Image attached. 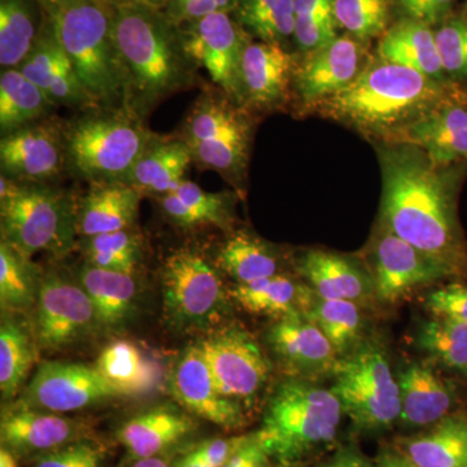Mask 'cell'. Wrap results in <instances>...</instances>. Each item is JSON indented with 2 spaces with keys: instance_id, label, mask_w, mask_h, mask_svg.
<instances>
[{
  "instance_id": "obj_1",
  "label": "cell",
  "mask_w": 467,
  "mask_h": 467,
  "mask_svg": "<svg viewBox=\"0 0 467 467\" xmlns=\"http://www.w3.org/2000/svg\"><path fill=\"white\" fill-rule=\"evenodd\" d=\"M382 171V227L451 273L462 269L465 247L457 223L460 171L438 165L409 143L378 150Z\"/></svg>"
},
{
  "instance_id": "obj_2",
  "label": "cell",
  "mask_w": 467,
  "mask_h": 467,
  "mask_svg": "<svg viewBox=\"0 0 467 467\" xmlns=\"http://www.w3.org/2000/svg\"><path fill=\"white\" fill-rule=\"evenodd\" d=\"M451 91L447 82L378 58L362 67L347 88L313 109L359 133L393 142Z\"/></svg>"
},
{
  "instance_id": "obj_3",
  "label": "cell",
  "mask_w": 467,
  "mask_h": 467,
  "mask_svg": "<svg viewBox=\"0 0 467 467\" xmlns=\"http://www.w3.org/2000/svg\"><path fill=\"white\" fill-rule=\"evenodd\" d=\"M150 5L126 2L113 14V38L129 84V107L140 116L192 88L196 67Z\"/></svg>"
},
{
  "instance_id": "obj_4",
  "label": "cell",
  "mask_w": 467,
  "mask_h": 467,
  "mask_svg": "<svg viewBox=\"0 0 467 467\" xmlns=\"http://www.w3.org/2000/svg\"><path fill=\"white\" fill-rule=\"evenodd\" d=\"M48 23L98 109L129 107V84L103 0H42Z\"/></svg>"
},
{
  "instance_id": "obj_5",
  "label": "cell",
  "mask_w": 467,
  "mask_h": 467,
  "mask_svg": "<svg viewBox=\"0 0 467 467\" xmlns=\"http://www.w3.org/2000/svg\"><path fill=\"white\" fill-rule=\"evenodd\" d=\"M84 112L63 128L67 165L94 183L125 182L156 135L130 107Z\"/></svg>"
},
{
  "instance_id": "obj_6",
  "label": "cell",
  "mask_w": 467,
  "mask_h": 467,
  "mask_svg": "<svg viewBox=\"0 0 467 467\" xmlns=\"http://www.w3.org/2000/svg\"><path fill=\"white\" fill-rule=\"evenodd\" d=\"M77 212L72 196L61 190L0 178L2 241L26 259L41 252L67 254L78 234Z\"/></svg>"
},
{
  "instance_id": "obj_7",
  "label": "cell",
  "mask_w": 467,
  "mask_h": 467,
  "mask_svg": "<svg viewBox=\"0 0 467 467\" xmlns=\"http://www.w3.org/2000/svg\"><path fill=\"white\" fill-rule=\"evenodd\" d=\"M342 416V404L331 389L287 380L270 399L256 436L270 457L291 462L333 441Z\"/></svg>"
},
{
  "instance_id": "obj_8",
  "label": "cell",
  "mask_w": 467,
  "mask_h": 467,
  "mask_svg": "<svg viewBox=\"0 0 467 467\" xmlns=\"http://www.w3.org/2000/svg\"><path fill=\"white\" fill-rule=\"evenodd\" d=\"M180 138L189 146L199 167L232 180L244 174L252 125L243 107L227 95L202 94L187 116Z\"/></svg>"
},
{
  "instance_id": "obj_9",
  "label": "cell",
  "mask_w": 467,
  "mask_h": 467,
  "mask_svg": "<svg viewBox=\"0 0 467 467\" xmlns=\"http://www.w3.org/2000/svg\"><path fill=\"white\" fill-rule=\"evenodd\" d=\"M162 301L169 324L181 331L212 330L227 301L216 267L201 250L181 247L162 266Z\"/></svg>"
},
{
  "instance_id": "obj_10",
  "label": "cell",
  "mask_w": 467,
  "mask_h": 467,
  "mask_svg": "<svg viewBox=\"0 0 467 467\" xmlns=\"http://www.w3.org/2000/svg\"><path fill=\"white\" fill-rule=\"evenodd\" d=\"M331 391L342 404L343 414L359 430L386 429L401 413L400 389L389 359L376 346L361 347L337 359Z\"/></svg>"
},
{
  "instance_id": "obj_11",
  "label": "cell",
  "mask_w": 467,
  "mask_h": 467,
  "mask_svg": "<svg viewBox=\"0 0 467 467\" xmlns=\"http://www.w3.org/2000/svg\"><path fill=\"white\" fill-rule=\"evenodd\" d=\"M195 346L218 391L234 401L251 400L269 376V362L259 343L239 326L216 328Z\"/></svg>"
},
{
  "instance_id": "obj_12",
  "label": "cell",
  "mask_w": 467,
  "mask_h": 467,
  "mask_svg": "<svg viewBox=\"0 0 467 467\" xmlns=\"http://www.w3.org/2000/svg\"><path fill=\"white\" fill-rule=\"evenodd\" d=\"M99 330L92 301L78 281L55 275L42 278L34 318L39 348L67 349Z\"/></svg>"
},
{
  "instance_id": "obj_13",
  "label": "cell",
  "mask_w": 467,
  "mask_h": 467,
  "mask_svg": "<svg viewBox=\"0 0 467 467\" xmlns=\"http://www.w3.org/2000/svg\"><path fill=\"white\" fill-rule=\"evenodd\" d=\"M122 396L97 367L52 361L38 368L17 404L64 414Z\"/></svg>"
},
{
  "instance_id": "obj_14",
  "label": "cell",
  "mask_w": 467,
  "mask_h": 467,
  "mask_svg": "<svg viewBox=\"0 0 467 467\" xmlns=\"http://www.w3.org/2000/svg\"><path fill=\"white\" fill-rule=\"evenodd\" d=\"M182 41L190 60L204 67L212 82L243 107L242 58L248 43L229 15L218 12L193 21Z\"/></svg>"
},
{
  "instance_id": "obj_15",
  "label": "cell",
  "mask_w": 467,
  "mask_h": 467,
  "mask_svg": "<svg viewBox=\"0 0 467 467\" xmlns=\"http://www.w3.org/2000/svg\"><path fill=\"white\" fill-rule=\"evenodd\" d=\"M67 165L63 128L52 122L30 124L2 135V174L20 182L42 183L57 177Z\"/></svg>"
},
{
  "instance_id": "obj_16",
  "label": "cell",
  "mask_w": 467,
  "mask_h": 467,
  "mask_svg": "<svg viewBox=\"0 0 467 467\" xmlns=\"http://www.w3.org/2000/svg\"><path fill=\"white\" fill-rule=\"evenodd\" d=\"M374 247V291L396 303L411 291L453 275L448 267L382 227Z\"/></svg>"
},
{
  "instance_id": "obj_17",
  "label": "cell",
  "mask_w": 467,
  "mask_h": 467,
  "mask_svg": "<svg viewBox=\"0 0 467 467\" xmlns=\"http://www.w3.org/2000/svg\"><path fill=\"white\" fill-rule=\"evenodd\" d=\"M81 420L15 404L3 410L0 439L16 456H41L70 442L88 438Z\"/></svg>"
},
{
  "instance_id": "obj_18",
  "label": "cell",
  "mask_w": 467,
  "mask_h": 467,
  "mask_svg": "<svg viewBox=\"0 0 467 467\" xmlns=\"http://www.w3.org/2000/svg\"><path fill=\"white\" fill-rule=\"evenodd\" d=\"M171 389L175 400L193 416L226 430L244 425L241 405L218 391L207 362L195 344L184 350L175 364Z\"/></svg>"
},
{
  "instance_id": "obj_19",
  "label": "cell",
  "mask_w": 467,
  "mask_h": 467,
  "mask_svg": "<svg viewBox=\"0 0 467 467\" xmlns=\"http://www.w3.org/2000/svg\"><path fill=\"white\" fill-rule=\"evenodd\" d=\"M362 54L361 42L350 36H337L324 47L308 52L296 67L294 82L304 106L315 107L347 88L362 70Z\"/></svg>"
},
{
  "instance_id": "obj_20",
  "label": "cell",
  "mask_w": 467,
  "mask_h": 467,
  "mask_svg": "<svg viewBox=\"0 0 467 467\" xmlns=\"http://www.w3.org/2000/svg\"><path fill=\"white\" fill-rule=\"evenodd\" d=\"M451 92L393 142L420 147L435 164L444 167L467 161V101Z\"/></svg>"
},
{
  "instance_id": "obj_21",
  "label": "cell",
  "mask_w": 467,
  "mask_h": 467,
  "mask_svg": "<svg viewBox=\"0 0 467 467\" xmlns=\"http://www.w3.org/2000/svg\"><path fill=\"white\" fill-rule=\"evenodd\" d=\"M296 63L278 43H248L242 58L243 106L275 109L284 106L295 82Z\"/></svg>"
},
{
  "instance_id": "obj_22",
  "label": "cell",
  "mask_w": 467,
  "mask_h": 467,
  "mask_svg": "<svg viewBox=\"0 0 467 467\" xmlns=\"http://www.w3.org/2000/svg\"><path fill=\"white\" fill-rule=\"evenodd\" d=\"M17 69L38 86L55 107L78 110L98 109L82 88L75 67L55 36L50 23L38 36L29 57Z\"/></svg>"
},
{
  "instance_id": "obj_23",
  "label": "cell",
  "mask_w": 467,
  "mask_h": 467,
  "mask_svg": "<svg viewBox=\"0 0 467 467\" xmlns=\"http://www.w3.org/2000/svg\"><path fill=\"white\" fill-rule=\"evenodd\" d=\"M267 340L285 367L299 373L333 370L337 362L333 344L306 315L276 319Z\"/></svg>"
},
{
  "instance_id": "obj_24",
  "label": "cell",
  "mask_w": 467,
  "mask_h": 467,
  "mask_svg": "<svg viewBox=\"0 0 467 467\" xmlns=\"http://www.w3.org/2000/svg\"><path fill=\"white\" fill-rule=\"evenodd\" d=\"M189 414L173 408H153L126 420L117 431L130 460L160 456L195 430Z\"/></svg>"
},
{
  "instance_id": "obj_25",
  "label": "cell",
  "mask_w": 467,
  "mask_h": 467,
  "mask_svg": "<svg viewBox=\"0 0 467 467\" xmlns=\"http://www.w3.org/2000/svg\"><path fill=\"white\" fill-rule=\"evenodd\" d=\"M77 212V233L85 238L130 229L142 193L126 182L94 183Z\"/></svg>"
},
{
  "instance_id": "obj_26",
  "label": "cell",
  "mask_w": 467,
  "mask_h": 467,
  "mask_svg": "<svg viewBox=\"0 0 467 467\" xmlns=\"http://www.w3.org/2000/svg\"><path fill=\"white\" fill-rule=\"evenodd\" d=\"M378 58L417 70L436 81L447 82L435 32L410 18H402L380 36Z\"/></svg>"
},
{
  "instance_id": "obj_27",
  "label": "cell",
  "mask_w": 467,
  "mask_h": 467,
  "mask_svg": "<svg viewBox=\"0 0 467 467\" xmlns=\"http://www.w3.org/2000/svg\"><path fill=\"white\" fill-rule=\"evenodd\" d=\"M192 161V150L181 138L155 137L125 182L142 195H167L183 182Z\"/></svg>"
},
{
  "instance_id": "obj_28",
  "label": "cell",
  "mask_w": 467,
  "mask_h": 467,
  "mask_svg": "<svg viewBox=\"0 0 467 467\" xmlns=\"http://www.w3.org/2000/svg\"><path fill=\"white\" fill-rule=\"evenodd\" d=\"M401 413L407 427L435 425L450 413L453 395L450 387L426 365L411 364L398 377Z\"/></svg>"
},
{
  "instance_id": "obj_29",
  "label": "cell",
  "mask_w": 467,
  "mask_h": 467,
  "mask_svg": "<svg viewBox=\"0 0 467 467\" xmlns=\"http://www.w3.org/2000/svg\"><path fill=\"white\" fill-rule=\"evenodd\" d=\"M78 282L92 301L101 330H119L130 319L138 295L134 275L86 263Z\"/></svg>"
},
{
  "instance_id": "obj_30",
  "label": "cell",
  "mask_w": 467,
  "mask_h": 467,
  "mask_svg": "<svg viewBox=\"0 0 467 467\" xmlns=\"http://www.w3.org/2000/svg\"><path fill=\"white\" fill-rule=\"evenodd\" d=\"M234 300L252 315L275 319L306 315L315 297L312 290L284 275H275L247 285H236Z\"/></svg>"
},
{
  "instance_id": "obj_31",
  "label": "cell",
  "mask_w": 467,
  "mask_h": 467,
  "mask_svg": "<svg viewBox=\"0 0 467 467\" xmlns=\"http://www.w3.org/2000/svg\"><path fill=\"white\" fill-rule=\"evenodd\" d=\"M225 192H208L184 180L174 192L158 196L165 216L182 229L217 226L225 230L232 223V202Z\"/></svg>"
},
{
  "instance_id": "obj_32",
  "label": "cell",
  "mask_w": 467,
  "mask_h": 467,
  "mask_svg": "<svg viewBox=\"0 0 467 467\" xmlns=\"http://www.w3.org/2000/svg\"><path fill=\"white\" fill-rule=\"evenodd\" d=\"M400 454L414 467L467 466V420L442 418L425 434L402 441Z\"/></svg>"
},
{
  "instance_id": "obj_33",
  "label": "cell",
  "mask_w": 467,
  "mask_h": 467,
  "mask_svg": "<svg viewBox=\"0 0 467 467\" xmlns=\"http://www.w3.org/2000/svg\"><path fill=\"white\" fill-rule=\"evenodd\" d=\"M300 272L321 299L361 300L368 291L358 267L331 252H306L300 260Z\"/></svg>"
},
{
  "instance_id": "obj_34",
  "label": "cell",
  "mask_w": 467,
  "mask_h": 467,
  "mask_svg": "<svg viewBox=\"0 0 467 467\" xmlns=\"http://www.w3.org/2000/svg\"><path fill=\"white\" fill-rule=\"evenodd\" d=\"M54 104L20 69H3L0 76V130L2 135L39 121Z\"/></svg>"
},
{
  "instance_id": "obj_35",
  "label": "cell",
  "mask_w": 467,
  "mask_h": 467,
  "mask_svg": "<svg viewBox=\"0 0 467 467\" xmlns=\"http://www.w3.org/2000/svg\"><path fill=\"white\" fill-rule=\"evenodd\" d=\"M95 367L101 376L125 396L149 392L159 379L156 365L135 344L126 340L107 346L98 358Z\"/></svg>"
},
{
  "instance_id": "obj_36",
  "label": "cell",
  "mask_w": 467,
  "mask_h": 467,
  "mask_svg": "<svg viewBox=\"0 0 467 467\" xmlns=\"http://www.w3.org/2000/svg\"><path fill=\"white\" fill-rule=\"evenodd\" d=\"M217 264L238 285L279 275V259L267 243L247 232L233 234L220 252Z\"/></svg>"
},
{
  "instance_id": "obj_37",
  "label": "cell",
  "mask_w": 467,
  "mask_h": 467,
  "mask_svg": "<svg viewBox=\"0 0 467 467\" xmlns=\"http://www.w3.org/2000/svg\"><path fill=\"white\" fill-rule=\"evenodd\" d=\"M26 326L11 317H3L0 326V392L3 400L17 395L34 361L36 343Z\"/></svg>"
},
{
  "instance_id": "obj_38",
  "label": "cell",
  "mask_w": 467,
  "mask_h": 467,
  "mask_svg": "<svg viewBox=\"0 0 467 467\" xmlns=\"http://www.w3.org/2000/svg\"><path fill=\"white\" fill-rule=\"evenodd\" d=\"M42 278L32 260L0 242V304L3 312L23 313L36 308Z\"/></svg>"
},
{
  "instance_id": "obj_39",
  "label": "cell",
  "mask_w": 467,
  "mask_h": 467,
  "mask_svg": "<svg viewBox=\"0 0 467 467\" xmlns=\"http://www.w3.org/2000/svg\"><path fill=\"white\" fill-rule=\"evenodd\" d=\"M36 18L27 0H0V64L18 67L38 41Z\"/></svg>"
},
{
  "instance_id": "obj_40",
  "label": "cell",
  "mask_w": 467,
  "mask_h": 467,
  "mask_svg": "<svg viewBox=\"0 0 467 467\" xmlns=\"http://www.w3.org/2000/svg\"><path fill=\"white\" fill-rule=\"evenodd\" d=\"M239 21L265 43L285 41L295 33L294 0H236Z\"/></svg>"
},
{
  "instance_id": "obj_41",
  "label": "cell",
  "mask_w": 467,
  "mask_h": 467,
  "mask_svg": "<svg viewBox=\"0 0 467 467\" xmlns=\"http://www.w3.org/2000/svg\"><path fill=\"white\" fill-rule=\"evenodd\" d=\"M417 343L444 367L467 374V325L435 317L422 326Z\"/></svg>"
},
{
  "instance_id": "obj_42",
  "label": "cell",
  "mask_w": 467,
  "mask_h": 467,
  "mask_svg": "<svg viewBox=\"0 0 467 467\" xmlns=\"http://www.w3.org/2000/svg\"><path fill=\"white\" fill-rule=\"evenodd\" d=\"M306 316L318 326L337 355L346 352L358 337L361 315L355 301L325 300L316 296Z\"/></svg>"
},
{
  "instance_id": "obj_43",
  "label": "cell",
  "mask_w": 467,
  "mask_h": 467,
  "mask_svg": "<svg viewBox=\"0 0 467 467\" xmlns=\"http://www.w3.org/2000/svg\"><path fill=\"white\" fill-rule=\"evenodd\" d=\"M84 250L90 265L128 275H134L142 252L140 238L129 229L86 238Z\"/></svg>"
},
{
  "instance_id": "obj_44",
  "label": "cell",
  "mask_w": 467,
  "mask_h": 467,
  "mask_svg": "<svg viewBox=\"0 0 467 467\" xmlns=\"http://www.w3.org/2000/svg\"><path fill=\"white\" fill-rule=\"evenodd\" d=\"M295 39L301 50H318L337 38L334 0H294Z\"/></svg>"
},
{
  "instance_id": "obj_45",
  "label": "cell",
  "mask_w": 467,
  "mask_h": 467,
  "mask_svg": "<svg viewBox=\"0 0 467 467\" xmlns=\"http://www.w3.org/2000/svg\"><path fill=\"white\" fill-rule=\"evenodd\" d=\"M337 26L358 42L382 36L389 26V0H334Z\"/></svg>"
},
{
  "instance_id": "obj_46",
  "label": "cell",
  "mask_w": 467,
  "mask_h": 467,
  "mask_svg": "<svg viewBox=\"0 0 467 467\" xmlns=\"http://www.w3.org/2000/svg\"><path fill=\"white\" fill-rule=\"evenodd\" d=\"M435 38L445 75L467 81V20H445L436 30Z\"/></svg>"
},
{
  "instance_id": "obj_47",
  "label": "cell",
  "mask_w": 467,
  "mask_h": 467,
  "mask_svg": "<svg viewBox=\"0 0 467 467\" xmlns=\"http://www.w3.org/2000/svg\"><path fill=\"white\" fill-rule=\"evenodd\" d=\"M106 456L103 444L85 438L36 456L32 467H103Z\"/></svg>"
},
{
  "instance_id": "obj_48",
  "label": "cell",
  "mask_w": 467,
  "mask_h": 467,
  "mask_svg": "<svg viewBox=\"0 0 467 467\" xmlns=\"http://www.w3.org/2000/svg\"><path fill=\"white\" fill-rule=\"evenodd\" d=\"M426 306L435 317L467 325V285H444L427 296Z\"/></svg>"
},
{
  "instance_id": "obj_49",
  "label": "cell",
  "mask_w": 467,
  "mask_h": 467,
  "mask_svg": "<svg viewBox=\"0 0 467 467\" xmlns=\"http://www.w3.org/2000/svg\"><path fill=\"white\" fill-rule=\"evenodd\" d=\"M405 18L425 24L427 26L444 23L454 0H395Z\"/></svg>"
},
{
  "instance_id": "obj_50",
  "label": "cell",
  "mask_w": 467,
  "mask_h": 467,
  "mask_svg": "<svg viewBox=\"0 0 467 467\" xmlns=\"http://www.w3.org/2000/svg\"><path fill=\"white\" fill-rule=\"evenodd\" d=\"M252 435L238 436L230 439H213L202 442L201 445L190 451L192 457L202 461L209 467H223L232 459L243 445L250 441Z\"/></svg>"
},
{
  "instance_id": "obj_51",
  "label": "cell",
  "mask_w": 467,
  "mask_h": 467,
  "mask_svg": "<svg viewBox=\"0 0 467 467\" xmlns=\"http://www.w3.org/2000/svg\"><path fill=\"white\" fill-rule=\"evenodd\" d=\"M236 7V0H189L177 7L178 16L182 20H199L209 15L226 12Z\"/></svg>"
},
{
  "instance_id": "obj_52",
  "label": "cell",
  "mask_w": 467,
  "mask_h": 467,
  "mask_svg": "<svg viewBox=\"0 0 467 467\" xmlns=\"http://www.w3.org/2000/svg\"><path fill=\"white\" fill-rule=\"evenodd\" d=\"M269 459L270 454L254 434L223 467H264L269 465Z\"/></svg>"
},
{
  "instance_id": "obj_53",
  "label": "cell",
  "mask_w": 467,
  "mask_h": 467,
  "mask_svg": "<svg viewBox=\"0 0 467 467\" xmlns=\"http://www.w3.org/2000/svg\"><path fill=\"white\" fill-rule=\"evenodd\" d=\"M324 467H371L367 461L362 459L359 454L352 451H344L342 453L335 456L327 465Z\"/></svg>"
},
{
  "instance_id": "obj_54",
  "label": "cell",
  "mask_w": 467,
  "mask_h": 467,
  "mask_svg": "<svg viewBox=\"0 0 467 467\" xmlns=\"http://www.w3.org/2000/svg\"><path fill=\"white\" fill-rule=\"evenodd\" d=\"M376 467H414L400 453H384Z\"/></svg>"
},
{
  "instance_id": "obj_55",
  "label": "cell",
  "mask_w": 467,
  "mask_h": 467,
  "mask_svg": "<svg viewBox=\"0 0 467 467\" xmlns=\"http://www.w3.org/2000/svg\"><path fill=\"white\" fill-rule=\"evenodd\" d=\"M126 467H171L162 457H147V459L130 460Z\"/></svg>"
},
{
  "instance_id": "obj_56",
  "label": "cell",
  "mask_w": 467,
  "mask_h": 467,
  "mask_svg": "<svg viewBox=\"0 0 467 467\" xmlns=\"http://www.w3.org/2000/svg\"><path fill=\"white\" fill-rule=\"evenodd\" d=\"M0 467H18L17 456L8 448H0Z\"/></svg>"
},
{
  "instance_id": "obj_57",
  "label": "cell",
  "mask_w": 467,
  "mask_h": 467,
  "mask_svg": "<svg viewBox=\"0 0 467 467\" xmlns=\"http://www.w3.org/2000/svg\"><path fill=\"white\" fill-rule=\"evenodd\" d=\"M171 467H209L202 463V461L196 460L192 454L187 453L182 459L177 461Z\"/></svg>"
},
{
  "instance_id": "obj_58",
  "label": "cell",
  "mask_w": 467,
  "mask_h": 467,
  "mask_svg": "<svg viewBox=\"0 0 467 467\" xmlns=\"http://www.w3.org/2000/svg\"><path fill=\"white\" fill-rule=\"evenodd\" d=\"M126 2L140 3V5H150L149 0H126Z\"/></svg>"
},
{
  "instance_id": "obj_59",
  "label": "cell",
  "mask_w": 467,
  "mask_h": 467,
  "mask_svg": "<svg viewBox=\"0 0 467 467\" xmlns=\"http://www.w3.org/2000/svg\"><path fill=\"white\" fill-rule=\"evenodd\" d=\"M175 2V7H180V5H182L183 3L189 2V0H174Z\"/></svg>"
},
{
  "instance_id": "obj_60",
  "label": "cell",
  "mask_w": 467,
  "mask_h": 467,
  "mask_svg": "<svg viewBox=\"0 0 467 467\" xmlns=\"http://www.w3.org/2000/svg\"><path fill=\"white\" fill-rule=\"evenodd\" d=\"M462 18H465V20H467V5H466V8H465V12H463V17Z\"/></svg>"
},
{
  "instance_id": "obj_61",
  "label": "cell",
  "mask_w": 467,
  "mask_h": 467,
  "mask_svg": "<svg viewBox=\"0 0 467 467\" xmlns=\"http://www.w3.org/2000/svg\"><path fill=\"white\" fill-rule=\"evenodd\" d=\"M465 467H467V466H465Z\"/></svg>"
}]
</instances>
